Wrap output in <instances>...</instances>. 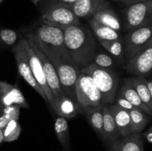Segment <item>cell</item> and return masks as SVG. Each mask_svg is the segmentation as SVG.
Masks as SVG:
<instances>
[{
    "label": "cell",
    "mask_w": 152,
    "mask_h": 151,
    "mask_svg": "<svg viewBox=\"0 0 152 151\" xmlns=\"http://www.w3.org/2000/svg\"><path fill=\"white\" fill-rule=\"evenodd\" d=\"M63 31L65 44L71 59L81 68L91 65L96 53V41L91 28L80 25Z\"/></svg>",
    "instance_id": "1"
},
{
    "label": "cell",
    "mask_w": 152,
    "mask_h": 151,
    "mask_svg": "<svg viewBox=\"0 0 152 151\" xmlns=\"http://www.w3.org/2000/svg\"><path fill=\"white\" fill-rule=\"evenodd\" d=\"M42 51L48 58L54 67L62 91L71 100L77 103L76 97V84L81 67L77 65L71 58L64 57L46 50Z\"/></svg>",
    "instance_id": "2"
},
{
    "label": "cell",
    "mask_w": 152,
    "mask_h": 151,
    "mask_svg": "<svg viewBox=\"0 0 152 151\" xmlns=\"http://www.w3.org/2000/svg\"><path fill=\"white\" fill-rule=\"evenodd\" d=\"M80 71L91 77L101 94L102 105H112L117 96L119 84L118 74L113 70L99 68L93 63L81 68Z\"/></svg>",
    "instance_id": "3"
},
{
    "label": "cell",
    "mask_w": 152,
    "mask_h": 151,
    "mask_svg": "<svg viewBox=\"0 0 152 151\" xmlns=\"http://www.w3.org/2000/svg\"><path fill=\"white\" fill-rule=\"evenodd\" d=\"M76 97L83 113L96 109L102 105V98L90 76L80 71L76 84Z\"/></svg>",
    "instance_id": "4"
},
{
    "label": "cell",
    "mask_w": 152,
    "mask_h": 151,
    "mask_svg": "<svg viewBox=\"0 0 152 151\" xmlns=\"http://www.w3.org/2000/svg\"><path fill=\"white\" fill-rule=\"evenodd\" d=\"M34 36L42 50L50 51L64 57L71 58L65 46L64 31L62 30L42 24L37 28Z\"/></svg>",
    "instance_id": "5"
},
{
    "label": "cell",
    "mask_w": 152,
    "mask_h": 151,
    "mask_svg": "<svg viewBox=\"0 0 152 151\" xmlns=\"http://www.w3.org/2000/svg\"><path fill=\"white\" fill-rule=\"evenodd\" d=\"M42 23L65 30L71 26L81 25L80 18L71 7L61 4H53L42 16Z\"/></svg>",
    "instance_id": "6"
},
{
    "label": "cell",
    "mask_w": 152,
    "mask_h": 151,
    "mask_svg": "<svg viewBox=\"0 0 152 151\" xmlns=\"http://www.w3.org/2000/svg\"><path fill=\"white\" fill-rule=\"evenodd\" d=\"M151 0L130 4L126 9L125 28L127 30H133L151 25Z\"/></svg>",
    "instance_id": "7"
},
{
    "label": "cell",
    "mask_w": 152,
    "mask_h": 151,
    "mask_svg": "<svg viewBox=\"0 0 152 151\" xmlns=\"http://www.w3.org/2000/svg\"><path fill=\"white\" fill-rule=\"evenodd\" d=\"M24 39H25V37H22L19 40V42L16 45L13 46V49H12V51H13V55H14L15 60H16V62L18 71H19L20 76H22L25 80V81L32 88H34V90H35L38 94H39V96L44 99L45 103L48 105V102L47 99H46L45 95L43 93L39 84L36 81L35 78H34V75L32 73V71L31 70V68H30L28 53H27L25 44H24Z\"/></svg>",
    "instance_id": "8"
},
{
    "label": "cell",
    "mask_w": 152,
    "mask_h": 151,
    "mask_svg": "<svg viewBox=\"0 0 152 151\" xmlns=\"http://www.w3.org/2000/svg\"><path fill=\"white\" fill-rule=\"evenodd\" d=\"M25 38L28 40V41H29V43L34 49V52L41 62L46 81H47L49 88L50 89L52 93H53L54 99L56 100L60 96V95L62 93L56 70H55L54 67L52 65L50 61L48 59V58L45 55V53L42 51L40 47H39L34 34L30 33L27 34Z\"/></svg>",
    "instance_id": "9"
},
{
    "label": "cell",
    "mask_w": 152,
    "mask_h": 151,
    "mask_svg": "<svg viewBox=\"0 0 152 151\" xmlns=\"http://www.w3.org/2000/svg\"><path fill=\"white\" fill-rule=\"evenodd\" d=\"M151 25L129 31L123 37L124 56L126 60L145 47L151 39Z\"/></svg>",
    "instance_id": "10"
},
{
    "label": "cell",
    "mask_w": 152,
    "mask_h": 151,
    "mask_svg": "<svg viewBox=\"0 0 152 151\" xmlns=\"http://www.w3.org/2000/svg\"><path fill=\"white\" fill-rule=\"evenodd\" d=\"M126 70L136 76L146 77L152 70V41L127 61Z\"/></svg>",
    "instance_id": "11"
},
{
    "label": "cell",
    "mask_w": 152,
    "mask_h": 151,
    "mask_svg": "<svg viewBox=\"0 0 152 151\" xmlns=\"http://www.w3.org/2000/svg\"><path fill=\"white\" fill-rule=\"evenodd\" d=\"M24 44H25V49H26L27 53H28V62H29L30 68H31V71H32L33 75H34L37 83L39 84L43 93L45 95L46 99H47L48 102V105L51 107L52 109L54 110L55 99L53 96V93H52L50 89L49 88L47 81H46L41 62H40L38 56H37V54L34 52L32 46L31 45L29 41H28V40L25 38V39H24Z\"/></svg>",
    "instance_id": "12"
},
{
    "label": "cell",
    "mask_w": 152,
    "mask_h": 151,
    "mask_svg": "<svg viewBox=\"0 0 152 151\" xmlns=\"http://www.w3.org/2000/svg\"><path fill=\"white\" fill-rule=\"evenodd\" d=\"M0 102L4 107L14 105L20 108L29 107L24 95L16 85H12L6 81H0Z\"/></svg>",
    "instance_id": "13"
},
{
    "label": "cell",
    "mask_w": 152,
    "mask_h": 151,
    "mask_svg": "<svg viewBox=\"0 0 152 151\" xmlns=\"http://www.w3.org/2000/svg\"><path fill=\"white\" fill-rule=\"evenodd\" d=\"M109 7L107 0H77L71 6V10L80 19H89L99 10Z\"/></svg>",
    "instance_id": "14"
},
{
    "label": "cell",
    "mask_w": 152,
    "mask_h": 151,
    "mask_svg": "<svg viewBox=\"0 0 152 151\" xmlns=\"http://www.w3.org/2000/svg\"><path fill=\"white\" fill-rule=\"evenodd\" d=\"M53 111L57 114L58 116L65 118H74L79 113H83L78 104L71 100L63 92L60 96L55 100V108Z\"/></svg>",
    "instance_id": "15"
},
{
    "label": "cell",
    "mask_w": 152,
    "mask_h": 151,
    "mask_svg": "<svg viewBox=\"0 0 152 151\" xmlns=\"http://www.w3.org/2000/svg\"><path fill=\"white\" fill-rule=\"evenodd\" d=\"M109 109L114 117L116 126L120 136L123 137L129 136L131 132V120L129 112L123 109L116 104L108 105Z\"/></svg>",
    "instance_id": "16"
},
{
    "label": "cell",
    "mask_w": 152,
    "mask_h": 151,
    "mask_svg": "<svg viewBox=\"0 0 152 151\" xmlns=\"http://www.w3.org/2000/svg\"><path fill=\"white\" fill-rule=\"evenodd\" d=\"M118 94L121 95L126 100L129 101L134 107L138 108L140 110L143 111L144 113L148 114L149 116H151L152 112L141 101L140 98L138 96L136 90L134 89L133 84L131 82L129 78L125 79L124 84L122 86L121 90H120V93Z\"/></svg>",
    "instance_id": "17"
},
{
    "label": "cell",
    "mask_w": 152,
    "mask_h": 151,
    "mask_svg": "<svg viewBox=\"0 0 152 151\" xmlns=\"http://www.w3.org/2000/svg\"><path fill=\"white\" fill-rule=\"evenodd\" d=\"M102 115H103V139L111 143L117 142L118 141L120 134L117 130L114 117L108 105H103Z\"/></svg>",
    "instance_id": "18"
},
{
    "label": "cell",
    "mask_w": 152,
    "mask_h": 151,
    "mask_svg": "<svg viewBox=\"0 0 152 151\" xmlns=\"http://www.w3.org/2000/svg\"><path fill=\"white\" fill-rule=\"evenodd\" d=\"M91 18L99 23L120 33L122 27L120 19L117 13L110 7H106L99 10Z\"/></svg>",
    "instance_id": "19"
},
{
    "label": "cell",
    "mask_w": 152,
    "mask_h": 151,
    "mask_svg": "<svg viewBox=\"0 0 152 151\" xmlns=\"http://www.w3.org/2000/svg\"><path fill=\"white\" fill-rule=\"evenodd\" d=\"M88 24L92 33H94V34L96 36L98 41L99 40H103V41L114 40L122 38L120 33L99 23L93 18L88 19Z\"/></svg>",
    "instance_id": "20"
},
{
    "label": "cell",
    "mask_w": 152,
    "mask_h": 151,
    "mask_svg": "<svg viewBox=\"0 0 152 151\" xmlns=\"http://www.w3.org/2000/svg\"><path fill=\"white\" fill-rule=\"evenodd\" d=\"M117 144L120 151H141L144 149L143 139L140 133H130L117 141Z\"/></svg>",
    "instance_id": "21"
},
{
    "label": "cell",
    "mask_w": 152,
    "mask_h": 151,
    "mask_svg": "<svg viewBox=\"0 0 152 151\" xmlns=\"http://www.w3.org/2000/svg\"><path fill=\"white\" fill-rule=\"evenodd\" d=\"M129 112L130 115L132 133H139L142 132L150 121L151 116L136 107Z\"/></svg>",
    "instance_id": "22"
},
{
    "label": "cell",
    "mask_w": 152,
    "mask_h": 151,
    "mask_svg": "<svg viewBox=\"0 0 152 151\" xmlns=\"http://www.w3.org/2000/svg\"><path fill=\"white\" fill-rule=\"evenodd\" d=\"M145 78L143 76H136L129 78L136 90L138 96L144 105L152 112V96L148 92V88L145 85Z\"/></svg>",
    "instance_id": "23"
},
{
    "label": "cell",
    "mask_w": 152,
    "mask_h": 151,
    "mask_svg": "<svg viewBox=\"0 0 152 151\" xmlns=\"http://www.w3.org/2000/svg\"><path fill=\"white\" fill-rule=\"evenodd\" d=\"M54 129L56 137L64 147L67 148L70 145L69 129L67 118L58 116L55 120Z\"/></svg>",
    "instance_id": "24"
},
{
    "label": "cell",
    "mask_w": 152,
    "mask_h": 151,
    "mask_svg": "<svg viewBox=\"0 0 152 151\" xmlns=\"http://www.w3.org/2000/svg\"><path fill=\"white\" fill-rule=\"evenodd\" d=\"M102 107L103 105L98 107L96 109L90 111L86 114L87 119L91 127L97 133H99L102 138L103 133V115H102Z\"/></svg>",
    "instance_id": "25"
},
{
    "label": "cell",
    "mask_w": 152,
    "mask_h": 151,
    "mask_svg": "<svg viewBox=\"0 0 152 151\" xmlns=\"http://www.w3.org/2000/svg\"><path fill=\"white\" fill-rule=\"evenodd\" d=\"M99 42L114 57L120 59L124 57V42L123 37L114 40H99Z\"/></svg>",
    "instance_id": "26"
},
{
    "label": "cell",
    "mask_w": 152,
    "mask_h": 151,
    "mask_svg": "<svg viewBox=\"0 0 152 151\" xmlns=\"http://www.w3.org/2000/svg\"><path fill=\"white\" fill-rule=\"evenodd\" d=\"M21 126L18 120H10L3 129V141L11 142L16 141L21 133Z\"/></svg>",
    "instance_id": "27"
},
{
    "label": "cell",
    "mask_w": 152,
    "mask_h": 151,
    "mask_svg": "<svg viewBox=\"0 0 152 151\" xmlns=\"http://www.w3.org/2000/svg\"><path fill=\"white\" fill-rule=\"evenodd\" d=\"M92 63L94 64L96 66L99 67V68H106V69L110 70H113V68L116 65L114 59L111 56L105 54V53H96Z\"/></svg>",
    "instance_id": "28"
},
{
    "label": "cell",
    "mask_w": 152,
    "mask_h": 151,
    "mask_svg": "<svg viewBox=\"0 0 152 151\" xmlns=\"http://www.w3.org/2000/svg\"><path fill=\"white\" fill-rule=\"evenodd\" d=\"M0 39L7 45H13L17 41L18 35L16 31L5 28L0 30Z\"/></svg>",
    "instance_id": "29"
},
{
    "label": "cell",
    "mask_w": 152,
    "mask_h": 151,
    "mask_svg": "<svg viewBox=\"0 0 152 151\" xmlns=\"http://www.w3.org/2000/svg\"><path fill=\"white\" fill-rule=\"evenodd\" d=\"M20 107L17 105H10V106L4 107L2 109L3 114H5L10 117L11 120H18L19 116V111Z\"/></svg>",
    "instance_id": "30"
},
{
    "label": "cell",
    "mask_w": 152,
    "mask_h": 151,
    "mask_svg": "<svg viewBox=\"0 0 152 151\" xmlns=\"http://www.w3.org/2000/svg\"><path fill=\"white\" fill-rule=\"evenodd\" d=\"M114 102H115L114 104H116V105H118L119 107H120L121 108L126 110L128 111L132 110H133L134 108V107L129 101L126 100L124 97H123V96L120 94H118L117 96H116Z\"/></svg>",
    "instance_id": "31"
},
{
    "label": "cell",
    "mask_w": 152,
    "mask_h": 151,
    "mask_svg": "<svg viewBox=\"0 0 152 151\" xmlns=\"http://www.w3.org/2000/svg\"><path fill=\"white\" fill-rule=\"evenodd\" d=\"M10 117L7 116V115L5 114H3L0 116V129H4V127L6 126V124L10 121Z\"/></svg>",
    "instance_id": "32"
},
{
    "label": "cell",
    "mask_w": 152,
    "mask_h": 151,
    "mask_svg": "<svg viewBox=\"0 0 152 151\" xmlns=\"http://www.w3.org/2000/svg\"><path fill=\"white\" fill-rule=\"evenodd\" d=\"M56 1L55 4H64V5L68 6L69 7H71V6L74 4V2L77 1V0H54Z\"/></svg>",
    "instance_id": "33"
},
{
    "label": "cell",
    "mask_w": 152,
    "mask_h": 151,
    "mask_svg": "<svg viewBox=\"0 0 152 151\" xmlns=\"http://www.w3.org/2000/svg\"><path fill=\"white\" fill-rule=\"evenodd\" d=\"M144 137L145 138L147 142L149 144H151L152 142V127H150L144 133Z\"/></svg>",
    "instance_id": "34"
},
{
    "label": "cell",
    "mask_w": 152,
    "mask_h": 151,
    "mask_svg": "<svg viewBox=\"0 0 152 151\" xmlns=\"http://www.w3.org/2000/svg\"><path fill=\"white\" fill-rule=\"evenodd\" d=\"M145 85H146L147 88H148V92L150 93V94L152 96V80L151 78H145Z\"/></svg>",
    "instance_id": "35"
},
{
    "label": "cell",
    "mask_w": 152,
    "mask_h": 151,
    "mask_svg": "<svg viewBox=\"0 0 152 151\" xmlns=\"http://www.w3.org/2000/svg\"><path fill=\"white\" fill-rule=\"evenodd\" d=\"M119 1H123V2L130 5V4H135V3H138V2H142V1H148V0H119Z\"/></svg>",
    "instance_id": "36"
},
{
    "label": "cell",
    "mask_w": 152,
    "mask_h": 151,
    "mask_svg": "<svg viewBox=\"0 0 152 151\" xmlns=\"http://www.w3.org/2000/svg\"><path fill=\"white\" fill-rule=\"evenodd\" d=\"M111 151H120L117 144V141L111 143Z\"/></svg>",
    "instance_id": "37"
},
{
    "label": "cell",
    "mask_w": 152,
    "mask_h": 151,
    "mask_svg": "<svg viewBox=\"0 0 152 151\" xmlns=\"http://www.w3.org/2000/svg\"><path fill=\"white\" fill-rule=\"evenodd\" d=\"M3 139H4V137H3V130L2 129H0V144L2 142H4Z\"/></svg>",
    "instance_id": "38"
},
{
    "label": "cell",
    "mask_w": 152,
    "mask_h": 151,
    "mask_svg": "<svg viewBox=\"0 0 152 151\" xmlns=\"http://www.w3.org/2000/svg\"><path fill=\"white\" fill-rule=\"evenodd\" d=\"M31 1H32V2L34 3V4H35V5H37V4H38V3L39 2L40 0H31Z\"/></svg>",
    "instance_id": "39"
},
{
    "label": "cell",
    "mask_w": 152,
    "mask_h": 151,
    "mask_svg": "<svg viewBox=\"0 0 152 151\" xmlns=\"http://www.w3.org/2000/svg\"><path fill=\"white\" fill-rule=\"evenodd\" d=\"M3 108H4V106H3V105L1 103V102H0V110H2Z\"/></svg>",
    "instance_id": "40"
},
{
    "label": "cell",
    "mask_w": 152,
    "mask_h": 151,
    "mask_svg": "<svg viewBox=\"0 0 152 151\" xmlns=\"http://www.w3.org/2000/svg\"><path fill=\"white\" fill-rule=\"evenodd\" d=\"M2 1H3V0H0V4H1V3L2 2Z\"/></svg>",
    "instance_id": "41"
},
{
    "label": "cell",
    "mask_w": 152,
    "mask_h": 151,
    "mask_svg": "<svg viewBox=\"0 0 152 151\" xmlns=\"http://www.w3.org/2000/svg\"><path fill=\"white\" fill-rule=\"evenodd\" d=\"M141 151H144V149H143V150H141Z\"/></svg>",
    "instance_id": "42"
},
{
    "label": "cell",
    "mask_w": 152,
    "mask_h": 151,
    "mask_svg": "<svg viewBox=\"0 0 152 151\" xmlns=\"http://www.w3.org/2000/svg\"><path fill=\"white\" fill-rule=\"evenodd\" d=\"M0 94H1V93H0Z\"/></svg>",
    "instance_id": "43"
}]
</instances>
